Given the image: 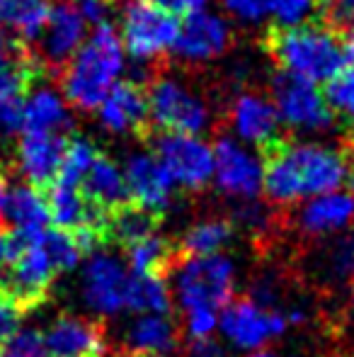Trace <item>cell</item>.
I'll use <instances>...</instances> for the list:
<instances>
[{
	"label": "cell",
	"instance_id": "9",
	"mask_svg": "<svg viewBox=\"0 0 354 357\" xmlns=\"http://www.w3.org/2000/svg\"><path fill=\"white\" fill-rule=\"evenodd\" d=\"M289 328L287 314L272 306H262L255 299H231L218 311L216 331L231 348L243 353L265 350L269 343L279 340Z\"/></svg>",
	"mask_w": 354,
	"mask_h": 357
},
{
	"label": "cell",
	"instance_id": "26",
	"mask_svg": "<svg viewBox=\"0 0 354 357\" xmlns=\"http://www.w3.org/2000/svg\"><path fill=\"white\" fill-rule=\"evenodd\" d=\"M49 15L47 0H0V27L13 29L19 39L34 44Z\"/></svg>",
	"mask_w": 354,
	"mask_h": 357
},
{
	"label": "cell",
	"instance_id": "16",
	"mask_svg": "<svg viewBox=\"0 0 354 357\" xmlns=\"http://www.w3.org/2000/svg\"><path fill=\"white\" fill-rule=\"evenodd\" d=\"M228 129L233 139L250 149H272L279 142L282 122L269 95L243 90L228 105Z\"/></svg>",
	"mask_w": 354,
	"mask_h": 357
},
{
	"label": "cell",
	"instance_id": "6",
	"mask_svg": "<svg viewBox=\"0 0 354 357\" xmlns=\"http://www.w3.org/2000/svg\"><path fill=\"white\" fill-rule=\"evenodd\" d=\"M177 17L153 8L146 0H127L119 10V39L127 56L138 66H148L170 54L177 39Z\"/></svg>",
	"mask_w": 354,
	"mask_h": 357
},
{
	"label": "cell",
	"instance_id": "29",
	"mask_svg": "<svg viewBox=\"0 0 354 357\" xmlns=\"http://www.w3.org/2000/svg\"><path fill=\"white\" fill-rule=\"evenodd\" d=\"M172 248L158 231L127 245V268L131 275H163L170 265Z\"/></svg>",
	"mask_w": 354,
	"mask_h": 357
},
{
	"label": "cell",
	"instance_id": "11",
	"mask_svg": "<svg viewBox=\"0 0 354 357\" xmlns=\"http://www.w3.org/2000/svg\"><path fill=\"white\" fill-rule=\"evenodd\" d=\"M175 188L199 192L214 178V146L202 134H170L163 132L156 142V151Z\"/></svg>",
	"mask_w": 354,
	"mask_h": 357
},
{
	"label": "cell",
	"instance_id": "13",
	"mask_svg": "<svg viewBox=\"0 0 354 357\" xmlns=\"http://www.w3.org/2000/svg\"><path fill=\"white\" fill-rule=\"evenodd\" d=\"M233 42V24L223 13L216 10H199L192 13L179 22L177 39L172 54L179 61L189 63V66H204L231 49Z\"/></svg>",
	"mask_w": 354,
	"mask_h": 357
},
{
	"label": "cell",
	"instance_id": "48",
	"mask_svg": "<svg viewBox=\"0 0 354 357\" xmlns=\"http://www.w3.org/2000/svg\"><path fill=\"white\" fill-rule=\"evenodd\" d=\"M131 357H170V355H131Z\"/></svg>",
	"mask_w": 354,
	"mask_h": 357
},
{
	"label": "cell",
	"instance_id": "5",
	"mask_svg": "<svg viewBox=\"0 0 354 357\" xmlns=\"http://www.w3.org/2000/svg\"><path fill=\"white\" fill-rule=\"evenodd\" d=\"M148 122L170 134H204L214 122L209 100L179 75H161L146 93Z\"/></svg>",
	"mask_w": 354,
	"mask_h": 357
},
{
	"label": "cell",
	"instance_id": "44",
	"mask_svg": "<svg viewBox=\"0 0 354 357\" xmlns=\"http://www.w3.org/2000/svg\"><path fill=\"white\" fill-rule=\"evenodd\" d=\"M13 250H15V238L10 234L0 231V280H3L5 270H8L10 260H13Z\"/></svg>",
	"mask_w": 354,
	"mask_h": 357
},
{
	"label": "cell",
	"instance_id": "10",
	"mask_svg": "<svg viewBox=\"0 0 354 357\" xmlns=\"http://www.w3.org/2000/svg\"><path fill=\"white\" fill-rule=\"evenodd\" d=\"M131 273L109 250H92L81 270V299L92 314L117 316L127 309Z\"/></svg>",
	"mask_w": 354,
	"mask_h": 357
},
{
	"label": "cell",
	"instance_id": "32",
	"mask_svg": "<svg viewBox=\"0 0 354 357\" xmlns=\"http://www.w3.org/2000/svg\"><path fill=\"white\" fill-rule=\"evenodd\" d=\"M323 268L330 282H352L354 280V236H340L325 248Z\"/></svg>",
	"mask_w": 354,
	"mask_h": 357
},
{
	"label": "cell",
	"instance_id": "23",
	"mask_svg": "<svg viewBox=\"0 0 354 357\" xmlns=\"http://www.w3.org/2000/svg\"><path fill=\"white\" fill-rule=\"evenodd\" d=\"M81 192L86 195V199L92 207H97L107 216H112L117 209L129 204L127 180H124L122 165L114 163L107 155L95 158V163L90 165L88 175L81 183Z\"/></svg>",
	"mask_w": 354,
	"mask_h": 357
},
{
	"label": "cell",
	"instance_id": "45",
	"mask_svg": "<svg viewBox=\"0 0 354 357\" xmlns=\"http://www.w3.org/2000/svg\"><path fill=\"white\" fill-rule=\"evenodd\" d=\"M347 316L354 324V280H352V289H350V304H347Z\"/></svg>",
	"mask_w": 354,
	"mask_h": 357
},
{
	"label": "cell",
	"instance_id": "35",
	"mask_svg": "<svg viewBox=\"0 0 354 357\" xmlns=\"http://www.w3.org/2000/svg\"><path fill=\"white\" fill-rule=\"evenodd\" d=\"M228 20L248 27H260L272 15V0H216Z\"/></svg>",
	"mask_w": 354,
	"mask_h": 357
},
{
	"label": "cell",
	"instance_id": "20",
	"mask_svg": "<svg viewBox=\"0 0 354 357\" xmlns=\"http://www.w3.org/2000/svg\"><path fill=\"white\" fill-rule=\"evenodd\" d=\"M47 357H102L104 335L99 326L83 316H58L42 331Z\"/></svg>",
	"mask_w": 354,
	"mask_h": 357
},
{
	"label": "cell",
	"instance_id": "22",
	"mask_svg": "<svg viewBox=\"0 0 354 357\" xmlns=\"http://www.w3.org/2000/svg\"><path fill=\"white\" fill-rule=\"evenodd\" d=\"M61 88L39 83L27 90L22 107V132L29 134H61L73 124V112Z\"/></svg>",
	"mask_w": 354,
	"mask_h": 357
},
{
	"label": "cell",
	"instance_id": "1",
	"mask_svg": "<svg viewBox=\"0 0 354 357\" xmlns=\"http://www.w3.org/2000/svg\"><path fill=\"white\" fill-rule=\"evenodd\" d=\"M354 178V160L321 142L274 144L265 158L262 192L274 204H296L342 190Z\"/></svg>",
	"mask_w": 354,
	"mask_h": 357
},
{
	"label": "cell",
	"instance_id": "21",
	"mask_svg": "<svg viewBox=\"0 0 354 357\" xmlns=\"http://www.w3.org/2000/svg\"><path fill=\"white\" fill-rule=\"evenodd\" d=\"M66 149V139L61 134H29L24 132L17 144L15 163L22 180L34 188L51 185L58 175Z\"/></svg>",
	"mask_w": 354,
	"mask_h": 357
},
{
	"label": "cell",
	"instance_id": "17",
	"mask_svg": "<svg viewBox=\"0 0 354 357\" xmlns=\"http://www.w3.org/2000/svg\"><path fill=\"white\" fill-rule=\"evenodd\" d=\"M95 112H97V124L112 137H129L141 132L148 122L146 90L134 80H122L104 95Z\"/></svg>",
	"mask_w": 354,
	"mask_h": 357
},
{
	"label": "cell",
	"instance_id": "3",
	"mask_svg": "<svg viewBox=\"0 0 354 357\" xmlns=\"http://www.w3.org/2000/svg\"><path fill=\"white\" fill-rule=\"evenodd\" d=\"M272 56L284 73L328 83L354 63V42L325 24H298L272 37Z\"/></svg>",
	"mask_w": 354,
	"mask_h": 357
},
{
	"label": "cell",
	"instance_id": "38",
	"mask_svg": "<svg viewBox=\"0 0 354 357\" xmlns=\"http://www.w3.org/2000/svg\"><path fill=\"white\" fill-rule=\"evenodd\" d=\"M321 5L325 10L328 24L354 42V0H323Z\"/></svg>",
	"mask_w": 354,
	"mask_h": 357
},
{
	"label": "cell",
	"instance_id": "40",
	"mask_svg": "<svg viewBox=\"0 0 354 357\" xmlns=\"http://www.w3.org/2000/svg\"><path fill=\"white\" fill-rule=\"evenodd\" d=\"M19 326H22V306L13 296L0 291V340L8 338Z\"/></svg>",
	"mask_w": 354,
	"mask_h": 357
},
{
	"label": "cell",
	"instance_id": "39",
	"mask_svg": "<svg viewBox=\"0 0 354 357\" xmlns=\"http://www.w3.org/2000/svg\"><path fill=\"white\" fill-rule=\"evenodd\" d=\"M184 333L192 340L197 338H209L214 335L218 326V311H209V309H194V311H184Z\"/></svg>",
	"mask_w": 354,
	"mask_h": 357
},
{
	"label": "cell",
	"instance_id": "2",
	"mask_svg": "<svg viewBox=\"0 0 354 357\" xmlns=\"http://www.w3.org/2000/svg\"><path fill=\"white\" fill-rule=\"evenodd\" d=\"M129 56L112 22L95 24L83 47L63 66L61 93L73 109L92 112L102 98L124 80Z\"/></svg>",
	"mask_w": 354,
	"mask_h": 357
},
{
	"label": "cell",
	"instance_id": "42",
	"mask_svg": "<svg viewBox=\"0 0 354 357\" xmlns=\"http://www.w3.org/2000/svg\"><path fill=\"white\" fill-rule=\"evenodd\" d=\"M76 8L90 27L109 22V10H112L109 0H76Z\"/></svg>",
	"mask_w": 354,
	"mask_h": 357
},
{
	"label": "cell",
	"instance_id": "37",
	"mask_svg": "<svg viewBox=\"0 0 354 357\" xmlns=\"http://www.w3.org/2000/svg\"><path fill=\"white\" fill-rule=\"evenodd\" d=\"M231 224L241 226V229L248 231V234L260 236V234H265V231H269L272 216H269V209L262 207L260 202H255V199H246V202L238 204Z\"/></svg>",
	"mask_w": 354,
	"mask_h": 357
},
{
	"label": "cell",
	"instance_id": "31",
	"mask_svg": "<svg viewBox=\"0 0 354 357\" xmlns=\"http://www.w3.org/2000/svg\"><path fill=\"white\" fill-rule=\"evenodd\" d=\"M97 149H95L92 142L88 139H73V142H66V149H63V158H61V168H58V175L54 183L61 185H73V188H81L83 178L88 175L90 165L97 158Z\"/></svg>",
	"mask_w": 354,
	"mask_h": 357
},
{
	"label": "cell",
	"instance_id": "46",
	"mask_svg": "<svg viewBox=\"0 0 354 357\" xmlns=\"http://www.w3.org/2000/svg\"><path fill=\"white\" fill-rule=\"evenodd\" d=\"M5 197H8V185H5V180L0 178V212H3V204H5Z\"/></svg>",
	"mask_w": 354,
	"mask_h": 357
},
{
	"label": "cell",
	"instance_id": "47",
	"mask_svg": "<svg viewBox=\"0 0 354 357\" xmlns=\"http://www.w3.org/2000/svg\"><path fill=\"white\" fill-rule=\"evenodd\" d=\"M246 357H279V355L272 353V350H255V353H248Z\"/></svg>",
	"mask_w": 354,
	"mask_h": 357
},
{
	"label": "cell",
	"instance_id": "8",
	"mask_svg": "<svg viewBox=\"0 0 354 357\" xmlns=\"http://www.w3.org/2000/svg\"><path fill=\"white\" fill-rule=\"evenodd\" d=\"M44 231L29 236L13 234L15 238L13 260H10L0 282H3L5 294L13 296L19 306L42 301L47 296L54 278L61 275L51 258V250H49L47 238H44Z\"/></svg>",
	"mask_w": 354,
	"mask_h": 357
},
{
	"label": "cell",
	"instance_id": "27",
	"mask_svg": "<svg viewBox=\"0 0 354 357\" xmlns=\"http://www.w3.org/2000/svg\"><path fill=\"white\" fill-rule=\"evenodd\" d=\"M233 234H236V226L231 224V219H202L182 234L179 250L187 258L221 253V248L231 243Z\"/></svg>",
	"mask_w": 354,
	"mask_h": 357
},
{
	"label": "cell",
	"instance_id": "30",
	"mask_svg": "<svg viewBox=\"0 0 354 357\" xmlns=\"http://www.w3.org/2000/svg\"><path fill=\"white\" fill-rule=\"evenodd\" d=\"M156 219L158 216L143 212V209L134 207V204H127V207L117 209L107 221V234L112 236L117 243H122L124 248L131 245L134 241L143 238V236L153 234L156 229Z\"/></svg>",
	"mask_w": 354,
	"mask_h": 357
},
{
	"label": "cell",
	"instance_id": "14",
	"mask_svg": "<svg viewBox=\"0 0 354 357\" xmlns=\"http://www.w3.org/2000/svg\"><path fill=\"white\" fill-rule=\"evenodd\" d=\"M134 207L158 216L172 204L175 183L153 151H131L122 165Z\"/></svg>",
	"mask_w": 354,
	"mask_h": 357
},
{
	"label": "cell",
	"instance_id": "43",
	"mask_svg": "<svg viewBox=\"0 0 354 357\" xmlns=\"http://www.w3.org/2000/svg\"><path fill=\"white\" fill-rule=\"evenodd\" d=\"M187 357H231L226 350V345L216 338H197L189 343L187 348Z\"/></svg>",
	"mask_w": 354,
	"mask_h": 357
},
{
	"label": "cell",
	"instance_id": "33",
	"mask_svg": "<svg viewBox=\"0 0 354 357\" xmlns=\"http://www.w3.org/2000/svg\"><path fill=\"white\" fill-rule=\"evenodd\" d=\"M325 100L335 117L354 124V63L337 73L332 80H328Z\"/></svg>",
	"mask_w": 354,
	"mask_h": 357
},
{
	"label": "cell",
	"instance_id": "25",
	"mask_svg": "<svg viewBox=\"0 0 354 357\" xmlns=\"http://www.w3.org/2000/svg\"><path fill=\"white\" fill-rule=\"evenodd\" d=\"M124 345L131 355H170L177 348V326L168 314H138L124 331Z\"/></svg>",
	"mask_w": 354,
	"mask_h": 357
},
{
	"label": "cell",
	"instance_id": "28",
	"mask_svg": "<svg viewBox=\"0 0 354 357\" xmlns=\"http://www.w3.org/2000/svg\"><path fill=\"white\" fill-rule=\"evenodd\" d=\"M172 306V289L163 275H131L127 309L136 314H168Z\"/></svg>",
	"mask_w": 354,
	"mask_h": 357
},
{
	"label": "cell",
	"instance_id": "24",
	"mask_svg": "<svg viewBox=\"0 0 354 357\" xmlns=\"http://www.w3.org/2000/svg\"><path fill=\"white\" fill-rule=\"evenodd\" d=\"M0 216L13 226V231L17 236L39 234V231L49 229V224H51L47 195H42L39 188L27 183L8 188V197H5Z\"/></svg>",
	"mask_w": 354,
	"mask_h": 357
},
{
	"label": "cell",
	"instance_id": "19",
	"mask_svg": "<svg viewBox=\"0 0 354 357\" xmlns=\"http://www.w3.org/2000/svg\"><path fill=\"white\" fill-rule=\"evenodd\" d=\"M32 66L22 49L0 54V139L22 132V107L29 90Z\"/></svg>",
	"mask_w": 354,
	"mask_h": 357
},
{
	"label": "cell",
	"instance_id": "36",
	"mask_svg": "<svg viewBox=\"0 0 354 357\" xmlns=\"http://www.w3.org/2000/svg\"><path fill=\"white\" fill-rule=\"evenodd\" d=\"M323 0H272V15L269 20L279 24L282 29L308 24L313 15L318 13Z\"/></svg>",
	"mask_w": 354,
	"mask_h": 357
},
{
	"label": "cell",
	"instance_id": "7",
	"mask_svg": "<svg viewBox=\"0 0 354 357\" xmlns=\"http://www.w3.org/2000/svg\"><path fill=\"white\" fill-rule=\"evenodd\" d=\"M269 100L279 114L282 127L296 134H321L328 132L335 122V114L328 107L325 93L318 83L298 78L291 73L274 75Z\"/></svg>",
	"mask_w": 354,
	"mask_h": 357
},
{
	"label": "cell",
	"instance_id": "12",
	"mask_svg": "<svg viewBox=\"0 0 354 357\" xmlns=\"http://www.w3.org/2000/svg\"><path fill=\"white\" fill-rule=\"evenodd\" d=\"M211 180L218 192L231 199H257L265 180V158L257 153V149H250L233 137H223L214 146Z\"/></svg>",
	"mask_w": 354,
	"mask_h": 357
},
{
	"label": "cell",
	"instance_id": "41",
	"mask_svg": "<svg viewBox=\"0 0 354 357\" xmlns=\"http://www.w3.org/2000/svg\"><path fill=\"white\" fill-rule=\"evenodd\" d=\"M153 8L172 15V17H187L192 13H199L209 5V0H146Z\"/></svg>",
	"mask_w": 354,
	"mask_h": 357
},
{
	"label": "cell",
	"instance_id": "18",
	"mask_svg": "<svg viewBox=\"0 0 354 357\" xmlns=\"http://www.w3.org/2000/svg\"><path fill=\"white\" fill-rule=\"evenodd\" d=\"M354 221V197L345 190L316 195L303 199L296 209L293 226L306 238H328V236L342 234Z\"/></svg>",
	"mask_w": 354,
	"mask_h": 357
},
{
	"label": "cell",
	"instance_id": "4",
	"mask_svg": "<svg viewBox=\"0 0 354 357\" xmlns=\"http://www.w3.org/2000/svg\"><path fill=\"white\" fill-rule=\"evenodd\" d=\"M172 299L184 311H221L233 299L236 263L228 255H192L184 258L172 273Z\"/></svg>",
	"mask_w": 354,
	"mask_h": 357
},
{
	"label": "cell",
	"instance_id": "34",
	"mask_svg": "<svg viewBox=\"0 0 354 357\" xmlns=\"http://www.w3.org/2000/svg\"><path fill=\"white\" fill-rule=\"evenodd\" d=\"M0 357H47L42 331L34 326H19L0 340Z\"/></svg>",
	"mask_w": 354,
	"mask_h": 357
},
{
	"label": "cell",
	"instance_id": "15",
	"mask_svg": "<svg viewBox=\"0 0 354 357\" xmlns=\"http://www.w3.org/2000/svg\"><path fill=\"white\" fill-rule=\"evenodd\" d=\"M90 34V24L78 13L76 3L56 0L49 3V15L42 34L37 37V56L44 66H66L71 56L83 47Z\"/></svg>",
	"mask_w": 354,
	"mask_h": 357
}]
</instances>
